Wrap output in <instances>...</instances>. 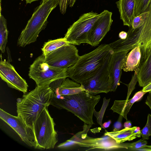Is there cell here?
<instances>
[{"label": "cell", "mask_w": 151, "mask_h": 151, "mask_svg": "<svg viewBox=\"0 0 151 151\" xmlns=\"http://www.w3.org/2000/svg\"><path fill=\"white\" fill-rule=\"evenodd\" d=\"M78 51L74 45L68 43L45 57V61L51 66L67 69L78 60L80 56Z\"/></svg>", "instance_id": "10"}, {"label": "cell", "mask_w": 151, "mask_h": 151, "mask_svg": "<svg viewBox=\"0 0 151 151\" xmlns=\"http://www.w3.org/2000/svg\"><path fill=\"white\" fill-rule=\"evenodd\" d=\"M0 118L17 133L26 145L36 149L37 144L33 129L27 126L20 117L12 115L0 109Z\"/></svg>", "instance_id": "11"}, {"label": "cell", "mask_w": 151, "mask_h": 151, "mask_svg": "<svg viewBox=\"0 0 151 151\" xmlns=\"http://www.w3.org/2000/svg\"><path fill=\"white\" fill-rule=\"evenodd\" d=\"M129 51L113 52L112 57L111 87L110 92L116 91L119 85L122 73V65L123 60Z\"/></svg>", "instance_id": "16"}, {"label": "cell", "mask_w": 151, "mask_h": 151, "mask_svg": "<svg viewBox=\"0 0 151 151\" xmlns=\"http://www.w3.org/2000/svg\"><path fill=\"white\" fill-rule=\"evenodd\" d=\"M145 147H146V151H151V146L146 145Z\"/></svg>", "instance_id": "39"}, {"label": "cell", "mask_w": 151, "mask_h": 151, "mask_svg": "<svg viewBox=\"0 0 151 151\" xmlns=\"http://www.w3.org/2000/svg\"><path fill=\"white\" fill-rule=\"evenodd\" d=\"M48 107L46 106L43 109L33 125L36 149H53L58 141L57 133L55 129V124Z\"/></svg>", "instance_id": "6"}, {"label": "cell", "mask_w": 151, "mask_h": 151, "mask_svg": "<svg viewBox=\"0 0 151 151\" xmlns=\"http://www.w3.org/2000/svg\"><path fill=\"white\" fill-rule=\"evenodd\" d=\"M1 6L0 16V50L2 53H4L7 42L8 30L6 21L1 13Z\"/></svg>", "instance_id": "24"}, {"label": "cell", "mask_w": 151, "mask_h": 151, "mask_svg": "<svg viewBox=\"0 0 151 151\" xmlns=\"http://www.w3.org/2000/svg\"><path fill=\"white\" fill-rule=\"evenodd\" d=\"M68 43L64 37L48 41L45 43L41 49L42 55L45 57L51 52Z\"/></svg>", "instance_id": "23"}, {"label": "cell", "mask_w": 151, "mask_h": 151, "mask_svg": "<svg viewBox=\"0 0 151 151\" xmlns=\"http://www.w3.org/2000/svg\"><path fill=\"white\" fill-rule=\"evenodd\" d=\"M54 93L49 85L37 86L24 93L17 102V116L33 128V124L41 112L50 105Z\"/></svg>", "instance_id": "1"}, {"label": "cell", "mask_w": 151, "mask_h": 151, "mask_svg": "<svg viewBox=\"0 0 151 151\" xmlns=\"http://www.w3.org/2000/svg\"><path fill=\"white\" fill-rule=\"evenodd\" d=\"M149 14V12L147 11L134 18L131 27H129L131 29H134L140 27L144 22Z\"/></svg>", "instance_id": "27"}, {"label": "cell", "mask_w": 151, "mask_h": 151, "mask_svg": "<svg viewBox=\"0 0 151 151\" xmlns=\"http://www.w3.org/2000/svg\"><path fill=\"white\" fill-rule=\"evenodd\" d=\"M141 136L142 138L148 140L151 136V115L148 114L147 122L145 126L140 130Z\"/></svg>", "instance_id": "28"}, {"label": "cell", "mask_w": 151, "mask_h": 151, "mask_svg": "<svg viewBox=\"0 0 151 151\" xmlns=\"http://www.w3.org/2000/svg\"><path fill=\"white\" fill-rule=\"evenodd\" d=\"M67 70L49 65L42 54L30 65L28 75L34 81L37 86L49 85L54 81L67 78Z\"/></svg>", "instance_id": "7"}, {"label": "cell", "mask_w": 151, "mask_h": 151, "mask_svg": "<svg viewBox=\"0 0 151 151\" xmlns=\"http://www.w3.org/2000/svg\"><path fill=\"white\" fill-rule=\"evenodd\" d=\"M0 76L8 86L21 91L24 94L27 92L28 86L26 81L17 73L14 66L8 61L3 60L0 56Z\"/></svg>", "instance_id": "14"}, {"label": "cell", "mask_w": 151, "mask_h": 151, "mask_svg": "<svg viewBox=\"0 0 151 151\" xmlns=\"http://www.w3.org/2000/svg\"><path fill=\"white\" fill-rule=\"evenodd\" d=\"M137 77L140 87H144L151 82V51L145 60L140 65Z\"/></svg>", "instance_id": "21"}, {"label": "cell", "mask_w": 151, "mask_h": 151, "mask_svg": "<svg viewBox=\"0 0 151 151\" xmlns=\"http://www.w3.org/2000/svg\"><path fill=\"white\" fill-rule=\"evenodd\" d=\"M27 4H30L32 2L39 0H25ZM42 1L46 0H41Z\"/></svg>", "instance_id": "38"}, {"label": "cell", "mask_w": 151, "mask_h": 151, "mask_svg": "<svg viewBox=\"0 0 151 151\" xmlns=\"http://www.w3.org/2000/svg\"><path fill=\"white\" fill-rule=\"evenodd\" d=\"M58 1L60 12L64 14L65 13L68 7H73L76 0H58Z\"/></svg>", "instance_id": "31"}, {"label": "cell", "mask_w": 151, "mask_h": 151, "mask_svg": "<svg viewBox=\"0 0 151 151\" xmlns=\"http://www.w3.org/2000/svg\"><path fill=\"white\" fill-rule=\"evenodd\" d=\"M91 126L84 123L82 131L78 132L66 141L59 144L58 145L57 147L60 149H67L72 148L78 145L77 143L81 139L82 135L87 133Z\"/></svg>", "instance_id": "22"}, {"label": "cell", "mask_w": 151, "mask_h": 151, "mask_svg": "<svg viewBox=\"0 0 151 151\" xmlns=\"http://www.w3.org/2000/svg\"><path fill=\"white\" fill-rule=\"evenodd\" d=\"M124 126L125 128H131L132 126L131 122L127 120L126 122H124Z\"/></svg>", "instance_id": "36"}, {"label": "cell", "mask_w": 151, "mask_h": 151, "mask_svg": "<svg viewBox=\"0 0 151 151\" xmlns=\"http://www.w3.org/2000/svg\"><path fill=\"white\" fill-rule=\"evenodd\" d=\"M147 144L146 140L142 138L132 143H126V145L128 149L132 150H139L145 147Z\"/></svg>", "instance_id": "30"}, {"label": "cell", "mask_w": 151, "mask_h": 151, "mask_svg": "<svg viewBox=\"0 0 151 151\" xmlns=\"http://www.w3.org/2000/svg\"><path fill=\"white\" fill-rule=\"evenodd\" d=\"M123 117L122 116L120 115L118 120L114 123L113 131H119L122 128V121Z\"/></svg>", "instance_id": "32"}, {"label": "cell", "mask_w": 151, "mask_h": 151, "mask_svg": "<svg viewBox=\"0 0 151 151\" xmlns=\"http://www.w3.org/2000/svg\"><path fill=\"white\" fill-rule=\"evenodd\" d=\"M151 1V0H135V17L147 10Z\"/></svg>", "instance_id": "26"}, {"label": "cell", "mask_w": 151, "mask_h": 151, "mask_svg": "<svg viewBox=\"0 0 151 151\" xmlns=\"http://www.w3.org/2000/svg\"><path fill=\"white\" fill-rule=\"evenodd\" d=\"M100 15L92 11L82 14L68 29L64 37L66 41L76 45L87 43L88 35Z\"/></svg>", "instance_id": "9"}, {"label": "cell", "mask_w": 151, "mask_h": 151, "mask_svg": "<svg viewBox=\"0 0 151 151\" xmlns=\"http://www.w3.org/2000/svg\"><path fill=\"white\" fill-rule=\"evenodd\" d=\"M120 15V19L123 25L131 27L133 20L135 17V0H119L116 2Z\"/></svg>", "instance_id": "17"}, {"label": "cell", "mask_w": 151, "mask_h": 151, "mask_svg": "<svg viewBox=\"0 0 151 151\" xmlns=\"http://www.w3.org/2000/svg\"><path fill=\"white\" fill-rule=\"evenodd\" d=\"M58 5V0L42 1L22 31L17 41L18 45L24 47L36 41L40 33L46 26L50 14Z\"/></svg>", "instance_id": "5"}, {"label": "cell", "mask_w": 151, "mask_h": 151, "mask_svg": "<svg viewBox=\"0 0 151 151\" xmlns=\"http://www.w3.org/2000/svg\"><path fill=\"white\" fill-rule=\"evenodd\" d=\"M147 11L149 14L142 25L134 29H129L126 39H120L110 43L114 53L130 51L139 45L141 52L140 64L145 60L151 51V1Z\"/></svg>", "instance_id": "4"}, {"label": "cell", "mask_w": 151, "mask_h": 151, "mask_svg": "<svg viewBox=\"0 0 151 151\" xmlns=\"http://www.w3.org/2000/svg\"><path fill=\"white\" fill-rule=\"evenodd\" d=\"M127 32L122 31L119 33V36L120 39L124 40L127 38Z\"/></svg>", "instance_id": "34"}, {"label": "cell", "mask_w": 151, "mask_h": 151, "mask_svg": "<svg viewBox=\"0 0 151 151\" xmlns=\"http://www.w3.org/2000/svg\"><path fill=\"white\" fill-rule=\"evenodd\" d=\"M146 93L141 90L136 92L133 97L130 99L115 100L110 109L112 110L113 112L122 115L126 120H127V114L133 104L140 100Z\"/></svg>", "instance_id": "18"}, {"label": "cell", "mask_w": 151, "mask_h": 151, "mask_svg": "<svg viewBox=\"0 0 151 151\" xmlns=\"http://www.w3.org/2000/svg\"><path fill=\"white\" fill-rule=\"evenodd\" d=\"M145 103L149 106L151 110V92H149Z\"/></svg>", "instance_id": "33"}, {"label": "cell", "mask_w": 151, "mask_h": 151, "mask_svg": "<svg viewBox=\"0 0 151 151\" xmlns=\"http://www.w3.org/2000/svg\"><path fill=\"white\" fill-rule=\"evenodd\" d=\"M104 134L110 136L118 143H123L127 141H132L141 136L140 130L138 129L137 127L124 128L115 132L106 131Z\"/></svg>", "instance_id": "19"}, {"label": "cell", "mask_w": 151, "mask_h": 151, "mask_svg": "<svg viewBox=\"0 0 151 151\" xmlns=\"http://www.w3.org/2000/svg\"><path fill=\"white\" fill-rule=\"evenodd\" d=\"M87 134H83L81 139L77 143L78 146L88 148L86 150V151L94 149L105 151L128 149L126 143H118L113 138L108 135L104 134L101 137L93 138L88 136Z\"/></svg>", "instance_id": "12"}, {"label": "cell", "mask_w": 151, "mask_h": 151, "mask_svg": "<svg viewBox=\"0 0 151 151\" xmlns=\"http://www.w3.org/2000/svg\"><path fill=\"white\" fill-rule=\"evenodd\" d=\"M110 101V99H106V97H104L103 99V104L100 111L97 112L94 109L93 112V114L96 118L97 123L103 129L104 128L103 126L102 120Z\"/></svg>", "instance_id": "25"}, {"label": "cell", "mask_w": 151, "mask_h": 151, "mask_svg": "<svg viewBox=\"0 0 151 151\" xmlns=\"http://www.w3.org/2000/svg\"><path fill=\"white\" fill-rule=\"evenodd\" d=\"M142 91L144 92H151V82L145 87H143Z\"/></svg>", "instance_id": "35"}, {"label": "cell", "mask_w": 151, "mask_h": 151, "mask_svg": "<svg viewBox=\"0 0 151 151\" xmlns=\"http://www.w3.org/2000/svg\"><path fill=\"white\" fill-rule=\"evenodd\" d=\"M111 121L109 120L107 122H105L103 124V126L104 128L109 127L111 123Z\"/></svg>", "instance_id": "37"}, {"label": "cell", "mask_w": 151, "mask_h": 151, "mask_svg": "<svg viewBox=\"0 0 151 151\" xmlns=\"http://www.w3.org/2000/svg\"><path fill=\"white\" fill-rule=\"evenodd\" d=\"M124 58L122 68L125 72L135 71L139 68L141 52L139 45L134 47Z\"/></svg>", "instance_id": "20"}, {"label": "cell", "mask_w": 151, "mask_h": 151, "mask_svg": "<svg viewBox=\"0 0 151 151\" xmlns=\"http://www.w3.org/2000/svg\"><path fill=\"white\" fill-rule=\"evenodd\" d=\"M55 81V85L50 86L57 96L69 95L78 93L85 90L81 84L66 78Z\"/></svg>", "instance_id": "15"}, {"label": "cell", "mask_w": 151, "mask_h": 151, "mask_svg": "<svg viewBox=\"0 0 151 151\" xmlns=\"http://www.w3.org/2000/svg\"><path fill=\"white\" fill-rule=\"evenodd\" d=\"M111 49L110 44H102L92 51L79 56L76 63L67 69V77L80 84L91 78L104 63Z\"/></svg>", "instance_id": "3"}, {"label": "cell", "mask_w": 151, "mask_h": 151, "mask_svg": "<svg viewBox=\"0 0 151 151\" xmlns=\"http://www.w3.org/2000/svg\"><path fill=\"white\" fill-rule=\"evenodd\" d=\"M139 70V68L134 71V73L132 79L128 84H126L128 87L127 96L126 100H128L132 93L134 89L135 86L137 81L138 78L137 74Z\"/></svg>", "instance_id": "29"}, {"label": "cell", "mask_w": 151, "mask_h": 151, "mask_svg": "<svg viewBox=\"0 0 151 151\" xmlns=\"http://www.w3.org/2000/svg\"><path fill=\"white\" fill-rule=\"evenodd\" d=\"M112 12L105 10L95 22L88 38L87 43L92 46L98 45L110 30L113 20Z\"/></svg>", "instance_id": "13"}, {"label": "cell", "mask_w": 151, "mask_h": 151, "mask_svg": "<svg viewBox=\"0 0 151 151\" xmlns=\"http://www.w3.org/2000/svg\"><path fill=\"white\" fill-rule=\"evenodd\" d=\"M101 99L84 90L73 95L57 96L54 95L50 105L60 109L71 112L81 121L92 125L93 112Z\"/></svg>", "instance_id": "2"}, {"label": "cell", "mask_w": 151, "mask_h": 151, "mask_svg": "<svg viewBox=\"0 0 151 151\" xmlns=\"http://www.w3.org/2000/svg\"><path fill=\"white\" fill-rule=\"evenodd\" d=\"M113 51H110L105 61L92 76L80 84L89 94H98L110 92L111 87L112 57Z\"/></svg>", "instance_id": "8"}]
</instances>
